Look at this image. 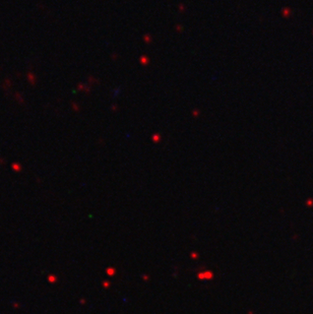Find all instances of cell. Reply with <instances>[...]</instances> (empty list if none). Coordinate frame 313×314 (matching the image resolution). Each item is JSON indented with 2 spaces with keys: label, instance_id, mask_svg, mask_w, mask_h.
I'll list each match as a JSON object with an SVG mask.
<instances>
[{
  "label": "cell",
  "instance_id": "1",
  "mask_svg": "<svg viewBox=\"0 0 313 314\" xmlns=\"http://www.w3.org/2000/svg\"><path fill=\"white\" fill-rule=\"evenodd\" d=\"M12 168H13V170L17 171H17H21V166H19V164H13Z\"/></svg>",
  "mask_w": 313,
  "mask_h": 314
},
{
  "label": "cell",
  "instance_id": "2",
  "mask_svg": "<svg viewBox=\"0 0 313 314\" xmlns=\"http://www.w3.org/2000/svg\"><path fill=\"white\" fill-rule=\"evenodd\" d=\"M28 77H29V79H30V82H31L32 85H34V83H35V81H34L33 74H32V73H29V74H28Z\"/></svg>",
  "mask_w": 313,
  "mask_h": 314
},
{
  "label": "cell",
  "instance_id": "3",
  "mask_svg": "<svg viewBox=\"0 0 313 314\" xmlns=\"http://www.w3.org/2000/svg\"><path fill=\"white\" fill-rule=\"evenodd\" d=\"M21 95H19V94H15V98H17V101L19 100V102L23 103V100H21Z\"/></svg>",
  "mask_w": 313,
  "mask_h": 314
}]
</instances>
